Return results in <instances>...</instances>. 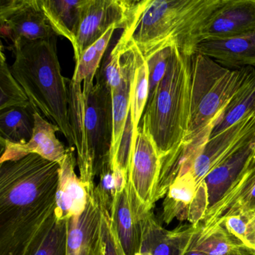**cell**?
Listing matches in <instances>:
<instances>
[{
    "instance_id": "1",
    "label": "cell",
    "mask_w": 255,
    "mask_h": 255,
    "mask_svg": "<svg viewBox=\"0 0 255 255\" xmlns=\"http://www.w3.org/2000/svg\"><path fill=\"white\" fill-rule=\"evenodd\" d=\"M59 162L37 154L0 163V255H31L55 216Z\"/></svg>"
},
{
    "instance_id": "2",
    "label": "cell",
    "mask_w": 255,
    "mask_h": 255,
    "mask_svg": "<svg viewBox=\"0 0 255 255\" xmlns=\"http://www.w3.org/2000/svg\"><path fill=\"white\" fill-rule=\"evenodd\" d=\"M11 73L22 86L32 108L59 127L69 147H74L69 120V83L62 74L56 36L12 44Z\"/></svg>"
},
{
    "instance_id": "3",
    "label": "cell",
    "mask_w": 255,
    "mask_h": 255,
    "mask_svg": "<svg viewBox=\"0 0 255 255\" xmlns=\"http://www.w3.org/2000/svg\"><path fill=\"white\" fill-rule=\"evenodd\" d=\"M69 120L80 178L93 196L95 180L110 163L113 103L110 89L97 80L91 89L70 80Z\"/></svg>"
},
{
    "instance_id": "4",
    "label": "cell",
    "mask_w": 255,
    "mask_h": 255,
    "mask_svg": "<svg viewBox=\"0 0 255 255\" xmlns=\"http://www.w3.org/2000/svg\"><path fill=\"white\" fill-rule=\"evenodd\" d=\"M190 88V54L175 45L166 73L147 101L139 124L153 141L160 159L186 138Z\"/></svg>"
},
{
    "instance_id": "5",
    "label": "cell",
    "mask_w": 255,
    "mask_h": 255,
    "mask_svg": "<svg viewBox=\"0 0 255 255\" xmlns=\"http://www.w3.org/2000/svg\"><path fill=\"white\" fill-rule=\"evenodd\" d=\"M189 119L185 139L213 127L230 100L253 74L252 67L231 69L197 53L190 55Z\"/></svg>"
},
{
    "instance_id": "6",
    "label": "cell",
    "mask_w": 255,
    "mask_h": 255,
    "mask_svg": "<svg viewBox=\"0 0 255 255\" xmlns=\"http://www.w3.org/2000/svg\"><path fill=\"white\" fill-rule=\"evenodd\" d=\"M207 0H143L130 29L120 39L131 42L144 59L179 39L195 21Z\"/></svg>"
},
{
    "instance_id": "7",
    "label": "cell",
    "mask_w": 255,
    "mask_h": 255,
    "mask_svg": "<svg viewBox=\"0 0 255 255\" xmlns=\"http://www.w3.org/2000/svg\"><path fill=\"white\" fill-rule=\"evenodd\" d=\"M255 31V0H207L177 46L186 53L210 38H225Z\"/></svg>"
},
{
    "instance_id": "8",
    "label": "cell",
    "mask_w": 255,
    "mask_h": 255,
    "mask_svg": "<svg viewBox=\"0 0 255 255\" xmlns=\"http://www.w3.org/2000/svg\"><path fill=\"white\" fill-rule=\"evenodd\" d=\"M143 0H86L75 45L77 62L86 49L95 44L110 28L128 32L133 24Z\"/></svg>"
},
{
    "instance_id": "9",
    "label": "cell",
    "mask_w": 255,
    "mask_h": 255,
    "mask_svg": "<svg viewBox=\"0 0 255 255\" xmlns=\"http://www.w3.org/2000/svg\"><path fill=\"white\" fill-rule=\"evenodd\" d=\"M255 155V129L249 132L207 174L204 182L208 195L207 216L242 180ZM206 217V216H205Z\"/></svg>"
},
{
    "instance_id": "10",
    "label": "cell",
    "mask_w": 255,
    "mask_h": 255,
    "mask_svg": "<svg viewBox=\"0 0 255 255\" xmlns=\"http://www.w3.org/2000/svg\"><path fill=\"white\" fill-rule=\"evenodd\" d=\"M1 34L14 43L57 36L43 13L38 0H0Z\"/></svg>"
},
{
    "instance_id": "11",
    "label": "cell",
    "mask_w": 255,
    "mask_h": 255,
    "mask_svg": "<svg viewBox=\"0 0 255 255\" xmlns=\"http://www.w3.org/2000/svg\"><path fill=\"white\" fill-rule=\"evenodd\" d=\"M208 195L204 182L198 185L191 172L177 177L168 188L162 202L161 220L188 221L190 225L202 224L208 210Z\"/></svg>"
},
{
    "instance_id": "12",
    "label": "cell",
    "mask_w": 255,
    "mask_h": 255,
    "mask_svg": "<svg viewBox=\"0 0 255 255\" xmlns=\"http://www.w3.org/2000/svg\"><path fill=\"white\" fill-rule=\"evenodd\" d=\"M161 160L153 141L138 125L129 168V183L146 212L154 208Z\"/></svg>"
},
{
    "instance_id": "13",
    "label": "cell",
    "mask_w": 255,
    "mask_h": 255,
    "mask_svg": "<svg viewBox=\"0 0 255 255\" xmlns=\"http://www.w3.org/2000/svg\"><path fill=\"white\" fill-rule=\"evenodd\" d=\"M34 120L33 135L27 143L17 144L0 138L2 146L0 163L18 160L32 153L59 163L64 159L67 148L56 137V132H60L59 127L45 120L37 110L34 113Z\"/></svg>"
},
{
    "instance_id": "14",
    "label": "cell",
    "mask_w": 255,
    "mask_h": 255,
    "mask_svg": "<svg viewBox=\"0 0 255 255\" xmlns=\"http://www.w3.org/2000/svg\"><path fill=\"white\" fill-rule=\"evenodd\" d=\"M103 210L89 195L86 210L68 220L67 255H103Z\"/></svg>"
},
{
    "instance_id": "15",
    "label": "cell",
    "mask_w": 255,
    "mask_h": 255,
    "mask_svg": "<svg viewBox=\"0 0 255 255\" xmlns=\"http://www.w3.org/2000/svg\"><path fill=\"white\" fill-rule=\"evenodd\" d=\"M148 213L138 202L128 182L126 188L116 198L110 213L113 227L125 255H135L140 252L143 219Z\"/></svg>"
},
{
    "instance_id": "16",
    "label": "cell",
    "mask_w": 255,
    "mask_h": 255,
    "mask_svg": "<svg viewBox=\"0 0 255 255\" xmlns=\"http://www.w3.org/2000/svg\"><path fill=\"white\" fill-rule=\"evenodd\" d=\"M189 54L207 56L228 68H255V31L225 38H210L194 44Z\"/></svg>"
},
{
    "instance_id": "17",
    "label": "cell",
    "mask_w": 255,
    "mask_h": 255,
    "mask_svg": "<svg viewBox=\"0 0 255 255\" xmlns=\"http://www.w3.org/2000/svg\"><path fill=\"white\" fill-rule=\"evenodd\" d=\"M59 183L56 191V217L67 220L80 216L86 210L89 192L84 183L77 177L75 147H68L64 159L59 162Z\"/></svg>"
},
{
    "instance_id": "18",
    "label": "cell",
    "mask_w": 255,
    "mask_h": 255,
    "mask_svg": "<svg viewBox=\"0 0 255 255\" xmlns=\"http://www.w3.org/2000/svg\"><path fill=\"white\" fill-rule=\"evenodd\" d=\"M255 129V116L245 119L226 130L208 138L198 153L191 174L198 185L207 174L235 147L243 137Z\"/></svg>"
},
{
    "instance_id": "19",
    "label": "cell",
    "mask_w": 255,
    "mask_h": 255,
    "mask_svg": "<svg viewBox=\"0 0 255 255\" xmlns=\"http://www.w3.org/2000/svg\"><path fill=\"white\" fill-rule=\"evenodd\" d=\"M211 128H207L193 138L183 140L172 153L160 159L155 202L165 198L168 188L177 177L190 172L198 153L208 139Z\"/></svg>"
},
{
    "instance_id": "20",
    "label": "cell",
    "mask_w": 255,
    "mask_h": 255,
    "mask_svg": "<svg viewBox=\"0 0 255 255\" xmlns=\"http://www.w3.org/2000/svg\"><path fill=\"white\" fill-rule=\"evenodd\" d=\"M246 212H255V155L242 180L206 216L201 225V234L217 227L228 216Z\"/></svg>"
},
{
    "instance_id": "21",
    "label": "cell",
    "mask_w": 255,
    "mask_h": 255,
    "mask_svg": "<svg viewBox=\"0 0 255 255\" xmlns=\"http://www.w3.org/2000/svg\"><path fill=\"white\" fill-rule=\"evenodd\" d=\"M196 226L180 225L172 231L165 229L149 212L143 219L142 238L140 252L152 255H180L182 247Z\"/></svg>"
},
{
    "instance_id": "22",
    "label": "cell",
    "mask_w": 255,
    "mask_h": 255,
    "mask_svg": "<svg viewBox=\"0 0 255 255\" xmlns=\"http://www.w3.org/2000/svg\"><path fill=\"white\" fill-rule=\"evenodd\" d=\"M40 7L56 35L75 45L86 0H38Z\"/></svg>"
},
{
    "instance_id": "23",
    "label": "cell",
    "mask_w": 255,
    "mask_h": 255,
    "mask_svg": "<svg viewBox=\"0 0 255 255\" xmlns=\"http://www.w3.org/2000/svg\"><path fill=\"white\" fill-rule=\"evenodd\" d=\"M255 116V71L230 100L213 123L208 138Z\"/></svg>"
},
{
    "instance_id": "24",
    "label": "cell",
    "mask_w": 255,
    "mask_h": 255,
    "mask_svg": "<svg viewBox=\"0 0 255 255\" xmlns=\"http://www.w3.org/2000/svg\"><path fill=\"white\" fill-rule=\"evenodd\" d=\"M34 113L32 106L0 110V138L17 144L27 143L33 135Z\"/></svg>"
},
{
    "instance_id": "25",
    "label": "cell",
    "mask_w": 255,
    "mask_h": 255,
    "mask_svg": "<svg viewBox=\"0 0 255 255\" xmlns=\"http://www.w3.org/2000/svg\"><path fill=\"white\" fill-rule=\"evenodd\" d=\"M131 43V42H130ZM149 95L148 68L147 62L138 50L136 67L131 85L130 120L132 136L131 148L133 152L137 129L143 116Z\"/></svg>"
},
{
    "instance_id": "26",
    "label": "cell",
    "mask_w": 255,
    "mask_h": 255,
    "mask_svg": "<svg viewBox=\"0 0 255 255\" xmlns=\"http://www.w3.org/2000/svg\"><path fill=\"white\" fill-rule=\"evenodd\" d=\"M116 29L110 28L95 44L86 49L80 59L76 63L72 81L76 83H83V89H90L95 86L94 80L101 66L103 56L108 47L109 43Z\"/></svg>"
},
{
    "instance_id": "27",
    "label": "cell",
    "mask_w": 255,
    "mask_h": 255,
    "mask_svg": "<svg viewBox=\"0 0 255 255\" xmlns=\"http://www.w3.org/2000/svg\"><path fill=\"white\" fill-rule=\"evenodd\" d=\"M99 183L95 186L94 196L104 210L111 213L113 204L119 193L126 188L129 177L117 165H107L99 175Z\"/></svg>"
},
{
    "instance_id": "28",
    "label": "cell",
    "mask_w": 255,
    "mask_h": 255,
    "mask_svg": "<svg viewBox=\"0 0 255 255\" xmlns=\"http://www.w3.org/2000/svg\"><path fill=\"white\" fill-rule=\"evenodd\" d=\"M131 85L122 90L111 93L113 103V138L110 153L111 165L117 159L129 119Z\"/></svg>"
},
{
    "instance_id": "29",
    "label": "cell",
    "mask_w": 255,
    "mask_h": 255,
    "mask_svg": "<svg viewBox=\"0 0 255 255\" xmlns=\"http://www.w3.org/2000/svg\"><path fill=\"white\" fill-rule=\"evenodd\" d=\"M0 53V110L11 107H31L29 98L26 96L22 86L14 78L11 68L8 66L6 57L1 45Z\"/></svg>"
},
{
    "instance_id": "30",
    "label": "cell",
    "mask_w": 255,
    "mask_h": 255,
    "mask_svg": "<svg viewBox=\"0 0 255 255\" xmlns=\"http://www.w3.org/2000/svg\"><path fill=\"white\" fill-rule=\"evenodd\" d=\"M217 227H221L231 240L240 247L255 252V212L231 215Z\"/></svg>"
},
{
    "instance_id": "31",
    "label": "cell",
    "mask_w": 255,
    "mask_h": 255,
    "mask_svg": "<svg viewBox=\"0 0 255 255\" xmlns=\"http://www.w3.org/2000/svg\"><path fill=\"white\" fill-rule=\"evenodd\" d=\"M68 221L55 215L47 232L31 255H67Z\"/></svg>"
},
{
    "instance_id": "32",
    "label": "cell",
    "mask_w": 255,
    "mask_h": 255,
    "mask_svg": "<svg viewBox=\"0 0 255 255\" xmlns=\"http://www.w3.org/2000/svg\"><path fill=\"white\" fill-rule=\"evenodd\" d=\"M197 244L207 255H228L242 248L232 241L221 227L204 234H201V228Z\"/></svg>"
},
{
    "instance_id": "33",
    "label": "cell",
    "mask_w": 255,
    "mask_h": 255,
    "mask_svg": "<svg viewBox=\"0 0 255 255\" xmlns=\"http://www.w3.org/2000/svg\"><path fill=\"white\" fill-rule=\"evenodd\" d=\"M175 45H177L175 43L168 44L156 50L150 57L145 59L148 68V99L151 97L161 80L163 79L168 68V62L172 54L173 49Z\"/></svg>"
},
{
    "instance_id": "34",
    "label": "cell",
    "mask_w": 255,
    "mask_h": 255,
    "mask_svg": "<svg viewBox=\"0 0 255 255\" xmlns=\"http://www.w3.org/2000/svg\"><path fill=\"white\" fill-rule=\"evenodd\" d=\"M103 210V255H126L112 222L110 213Z\"/></svg>"
},
{
    "instance_id": "35",
    "label": "cell",
    "mask_w": 255,
    "mask_h": 255,
    "mask_svg": "<svg viewBox=\"0 0 255 255\" xmlns=\"http://www.w3.org/2000/svg\"><path fill=\"white\" fill-rule=\"evenodd\" d=\"M201 228V225L195 227L192 234L183 244L180 255H207L198 249V244H197Z\"/></svg>"
},
{
    "instance_id": "36",
    "label": "cell",
    "mask_w": 255,
    "mask_h": 255,
    "mask_svg": "<svg viewBox=\"0 0 255 255\" xmlns=\"http://www.w3.org/2000/svg\"><path fill=\"white\" fill-rule=\"evenodd\" d=\"M228 255H255V252L246 248H241Z\"/></svg>"
},
{
    "instance_id": "37",
    "label": "cell",
    "mask_w": 255,
    "mask_h": 255,
    "mask_svg": "<svg viewBox=\"0 0 255 255\" xmlns=\"http://www.w3.org/2000/svg\"><path fill=\"white\" fill-rule=\"evenodd\" d=\"M135 255H152V254L150 253V252H140L138 253L135 254Z\"/></svg>"
}]
</instances>
